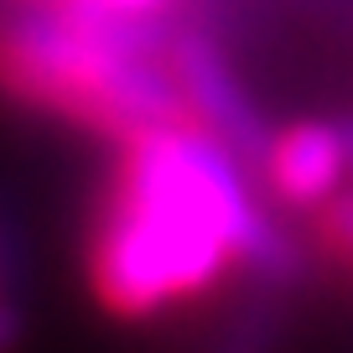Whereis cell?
Listing matches in <instances>:
<instances>
[{
  "mask_svg": "<svg viewBox=\"0 0 353 353\" xmlns=\"http://www.w3.org/2000/svg\"><path fill=\"white\" fill-rule=\"evenodd\" d=\"M307 229H312V244H317L327 260H338L343 270H353V182L343 192H332V198L312 213Z\"/></svg>",
  "mask_w": 353,
  "mask_h": 353,
  "instance_id": "obj_6",
  "label": "cell"
},
{
  "mask_svg": "<svg viewBox=\"0 0 353 353\" xmlns=\"http://www.w3.org/2000/svg\"><path fill=\"white\" fill-rule=\"evenodd\" d=\"M301 270V239L254 166L203 125L176 120L110 145L83 229V286L104 317L151 327L223 286L286 296Z\"/></svg>",
  "mask_w": 353,
  "mask_h": 353,
  "instance_id": "obj_1",
  "label": "cell"
},
{
  "mask_svg": "<svg viewBox=\"0 0 353 353\" xmlns=\"http://www.w3.org/2000/svg\"><path fill=\"white\" fill-rule=\"evenodd\" d=\"M281 343V296L244 286L239 307L213 327L208 353H276Z\"/></svg>",
  "mask_w": 353,
  "mask_h": 353,
  "instance_id": "obj_5",
  "label": "cell"
},
{
  "mask_svg": "<svg viewBox=\"0 0 353 353\" xmlns=\"http://www.w3.org/2000/svg\"><path fill=\"white\" fill-rule=\"evenodd\" d=\"M172 68H176V83H182L192 125H203L229 151H239L250 166H260L265 141H270L276 125L265 120L260 99L250 94L229 42L203 16H188V11L172 16Z\"/></svg>",
  "mask_w": 353,
  "mask_h": 353,
  "instance_id": "obj_3",
  "label": "cell"
},
{
  "mask_svg": "<svg viewBox=\"0 0 353 353\" xmlns=\"http://www.w3.org/2000/svg\"><path fill=\"white\" fill-rule=\"evenodd\" d=\"M254 176L286 219H312L332 192L353 182L348 114H307V120L276 125Z\"/></svg>",
  "mask_w": 353,
  "mask_h": 353,
  "instance_id": "obj_4",
  "label": "cell"
},
{
  "mask_svg": "<svg viewBox=\"0 0 353 353\" xmlns=\"http://www.w3.org/2000/svg\"><path fill=\"white\" fill-rule=\"evenodd\" d=\"M172 16L16 0L0 16V99L104 145L192 120L172 68Z\"/></svg>",
  "mask_w": 353,
  "mask_h": 353,
  "instance_id": "obj_2",
  "label": "cell"
}]
</instances>
